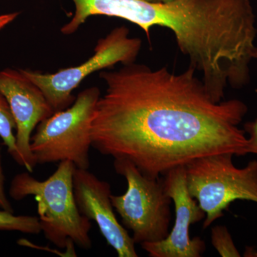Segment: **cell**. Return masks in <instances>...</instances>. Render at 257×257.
Listing matches in <instances>:
<instances>
[{"label":"cell","mask_w":257,"mask_h":257,"mask_svg":"<svg viewBox=\"0 0 257 257\" xmlns=\"http://www.w3.org/2000/svg\"><path fill=\"white\" fill-rule=\"evenodd\" d=\"M195 72L134 62L101 72L106 89L93 113L92 147L153 179L199 157L247 155L248 138L239 127L247 106L234 99L215 102Z\"/></svg>","instance_id":"6da1fadb"},{"label":"cell","mask_w":257,"mask_h":257,"mask_svg":"<svg viewBox=\"0 0 257 257\" xmlns=\"http://www.w3.org/2000/svg\"><path fill=\"white\" fill-rule=\"evenodd\" d=\"M76 167L70 161H62L57 170L46 180L40 181L23 172L15 175L10 187V195L16 201L33 196L37 202L42 232L45 238L61 249L74 244L89 250L90 220L79 211L73 189Z\"/></svg>","instance_id":"7a4b0ae2"},{"label":"cell","mask_w":257,"mask_h":257,"mask_svg":"<svg viewBox=\"0 0 257 257\" xmlns=\"http://www.w3.org/2000/svg\"><path fill=\"white\" fill-rule=\"evenodd\" d=\"M99 97V88H87L79 93L72 105L56 111L38 124L30 143L37 165L68 160L76 168L89 169L91 121Z\"/></svg>","instance_id":"3957f363"},{"label":"cell","mask_w":257,"mask_h":257,"mask_svg":"<svg viewBox=\"0 0 257 257\" xmlns=\"http://www.w3.org/2000/svg\"><path fill=\"white\" fill-rule=\"evenodd\" d=\"M231 153L199 157L186 166L189 194L205 212L203 227L207 229L224 215L234 201L257 204V160L237 168Z\"/></svg>","instance_id":"277c9868"},{"label":"cell","mask_w":257,"mask_h":257,"mask_svg":"<svg viewBox=\"0 0 257 257\" xmlns=\"http://www.w3.org/2000/svg\"><path fill=\"white\" fill-rule=\"evenodd\" d=\"M114 170L127 182L122 195H111L115 210L125 227L133 231L135 243L157 242L168 236L171 198L166 194L163 179L145 176L130 161L114 159Z\"/></svg>","instance_id":"5b68a950"},{"label":"cell","mask_w":257,"mask_h":257,"mask_svg":"<svg viewBox=\"0 0 257 257\" xmlns=\"http://www.w3.org/2000/svg\"><path fill=\"white\" fill-rule=\"evenodd\" d=\"M128 34V29L124 26L111 30L97 42L92 57L79 66L52 74H42L30 69H21L22 72L41 89L55 112L64 110L75 100L72 91L89 74L119 62L124 65L135 62L142 41L130 37Z\"/></svg>","instance_id":"8992f818"},{"label":"cell","mask_w":257,"mask_h":257,"mask_svg":"<svg viewBox=\"0 0 257 257\" xmlns=\"http://www.w3.org/2000/svg\"><path fill=\"white\" fill-rule=\"evenodd\" d=\"M162 179L166 194L175 204V225L165 239L142 243V248L152 257H200L205 251V243L198 236L191 239L189 229L203 220L206 214L189 194L186 167L172 169Z\"/></svg>","instance_id":"52a82bcc"},{"label":"cell","mask_w":257,"mask_h":257,"mask_svg":"<svg viewBox=\"0 0 257 257\" xmlns=\"http://www.w3.org/2000/svg\"><path fill=\"white\" fill-rule=\"evenodd\" d=\"M0 92L9 104L16 124L18 164L32 173L37 165L30 149L32 132L55 111L41 89L21 70L6 69L0 72Z\"/></svg>","instance_id":"ba28073f"},{"label":"cell","mask_w":257,"mask_h":257,"mask_svg":"<svg viewBox=\"0 0 257 257\" xmlns=\"http://www.w3.org/2000/svg\"><path fill=\"white\" fill-rule=\"evenodd\" d=\"M74 199L79 211L95 221L103 237L119 257H138L135 243L114 212L110 184L92 172L75 168L73 175Z\"/></svg>","instance_id":"9c48e42d"},{"label":"cell","mask_w":257,"mask_h":257,"mask_svg":"<svg viewBox=\"0 0 257 257\" xmlns=\"http://www.w3.org/2000/svg\"><path fill=\"white\" fill-rule=\"evenodd\" d=\"M0 231H19L30 234L42 232L40 220L37 216H17L4 209L0 210Z\"/></svg>","instance_id":"30bf717a"},{"label":"cell","mask_w":257,"mask_h":257,"mask_svg":"<svg viewBox=\"0 0 257 257\" xmlns=\"http://www.w3.org/2000/svg\"><path fill=\"white\" fill-rule=\"evenodd\" d=\"M15 128H16V124L9 104L3 93L0 92V138L5 146L8 147L10 155L16 161L17 163H19L16 138L14 135Z\"/></svg>","instance_id":"8fae6325"},{"label":"cell","mask_w":257,"mask_h":257,"mask_svg":"<svg viewBox=\"0 0 257 257\" xmlns=\"http://www.w3.org/2000/svg\"><path fill=\"white\" fill-rule=\"evenodd\" d=\"M211 243L221 256H241L226 226H216L213 227L211 229Z\"/></svg>","instance_id":"7c38bea8"},{"label":"cell","mask_w":257,"mask_h":257,"mask_svg":"<svg viewBox=\"0 0 257 257\" xmlns=\"http://www.w3.org/2000/svg\"><path fill=\"white\" fill-rule=\"evenodd\" d=\"M253 58L257 59V47L253 54ZM243 130L248 135L247 155L254 154L257 155V119L245 123Z\"/></svg>","instance_id":"4fadbf2b"},{"label":"cell","mask_w":257,"mask_h":257,"mask_svg":"<svg viewBox=\"0 0 257 257\" xmlns=\"http://www.w3.org/2000/svg\"><path fill=\"white\" fill-rule=\"evenodd\" d=\"M18 243L20 246H28V247H31L34 248H37V249L46 250V251H50L51 252L55 253L56 254L60 255L62 257H76L77 256V253H76L75 248L74 246L72 247H69L66 249L64 252H62L60 250H52L49 249L47 246H39V245L35 244L32 243L31 241L26 239H20L18 241Z\"/></svg>","instance_id":"5bb4252c"},{"label":"cell","mask_w":257,"mask_h":257,"mask_svg":"<svg viewBox=\"0 0 257 257\" xmlns=\"http://www.w3.org/2000/svg\"><path fill=\"white\" fill-rule=\"evenodd\" d=\"M5 175L2 165V149L0 147V209L14 212L9 199L5 194Z\"/></svg>","instance_id":"9a60e30c"},{"label":"cell","mask_w":257,"mask_h":257,"mask_svg":"<svg viewBox=\"0 0 257 257\" xmlns=\"http://www.w3.org/2000/svg\"><path fill=\"white\" fill-rule=\"evenodd\" d=\"M18 13H8V14L0 15V30L4 28L5 26L9 25L12 22L14 21L18 18Z\"/></svg>","instance_id":"2e32d148"},{"label":"cell","mask_w":257,"mask_h":257,"mask_svg":"<svg viewBox=\"0 0 257 257\" xmlns=\"http://www.w3.org/2000/svg\"><path fill=\"white\" fill-rule=\"evenodd\" d=\"M243 254H244L243 256L246 257H257V251H255L253 248L246 247Z\"/></svg>","instance_id":"e0dca14e"},{"label":"cell","mask_w":257,"mask_h":257,"mask_svg":"<svg viewBox=\"0 0 257 257\" xmlns=\"http://www.w3.org/2000/svg\"><path fill=\"white\" fill-rule=\"evenodd\" d=\"M148 2H152V3H167V2L173 1V0H147Z\"/></svg>","instance_id":"ac0fdd59"}]
</instances>
